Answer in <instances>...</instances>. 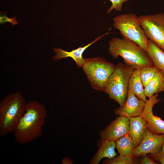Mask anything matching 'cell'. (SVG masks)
<instances>
[{"mask_svg":"<svg viewBox=\"0 0 164 164\" xmlns=\"http://www.w3.org/2000/svg\"><path fill=\"white\" fill-rule=\"evenodd\" d=\"M47 116L44 104L35 100L27 102L24 112L13 132L16 142L26 144L40 137Z\"/></svg>","mask_w":164,"mask_h":164,"instance_id":"obj_1","label":"cell"},{"mask_svg":"<svg viewBox=\"0 0 164 164\" xmlns=\"http://www.w3.org/2000/svg\"><path fill=\"white\" fill-rule=\"evenodd\" d=\"M110 54L114 59L121 57L124 63L134 69L153 65L147 53L133 41L123 37L112 38L108 43Z\"/></svg>","mask_w":164,"mask_h":164,"instance_id":"obj_2","label":"cell"},{"mask_svg":"<svg viewBox=\"0 0 164 164\" xmlns=\"http://www.w3.org/2000/svg\"><path fill=\"white\" fill-rule=\"evenodd\" d=\"M27 102L22 93L15 92L5 96L0 102V135L13 132L24 114Z\"/></svg>","mask_w":164,"mask_h":164,"instance_id":"obj_3","label":"cell"},{"mask_svg":"<svg viewBox=\"0 0 164 164\" xmlns=\"http://www.w3.org/2000/svg\"><path fill=\"white\" fill-rule=\"evenodd\" d=\"M135 69L125 63H118L115 66L105 86L103 91L117 102L120 107L126 100L129 81Z\"/></svg>","mask_w":164,"mask_h":164,"instance_id":"obj_4","label":"cell"},{"mask_svg":"<svg viewBox=\"0 0 164 164\" xmlns=\"http://www.w3.org/2000/svg\"><path fill=\"white\" fill-rule=\"evenodd\" d=\"M113 26L123 37L131 40L147 52L148 38L142 28L138 17L132 13L120 15L113 19Z\"/></svg>","mask_w":164,"mask_h":164,"instance_id":"obj_5","label":"cell"},{"mask_svg":"<svg viewBox=\"0 0 164 164\" xmlns=\"http://www.w3.org/2000/svg\"><path fill=\"white\" fill-rule=\"evenodd\" d=\"M82 68L92 87L103 91L115 65L99 57L85 58Z\"/></svg>","mask_w":164,"mask_h":164,"instance_id":"obj_6","label":"cell"},{"mask_svg":"<svg viewBox=\"0 0 164 164\" xmlns=\"http://www.w3.org/2000/svg\"><path fill=\"white\" fill-rule=\"evenodd\" d=\"M138 18L148 39L164 50V13L141 15Z\"/></svg>","mask_w":164,"mask_h":164,"instance_id":"obj_7","label":"cell"},{"mask_svg":"<svg viewBox=\"0 0 164 164\" xmlns=\"http://www.w3.org/2000/svg\"><path fill=\"white\" fill-rule=\"evenodd\" d=\"M164 144V135H157L147 128L143 138L134 149L132 155L137 157L150 153L151 155L159 154Z\"/></svg>","mask_w":164,"mask_h":164,"instance_id":"obj_8","label":"cell"},{"mask_svg":"<svg viewBox=\"0 0 164 164\" xmlns=\"http://www.w3.org/2000/svg\"><path fill=\"white\" fill-rule=\"evenodd\" d=\"M159 96L156 94L147 100L141 115L147 121V128L150 132L155 134L164 135V121L154 115L152 111L154 105L160 101Z\"/></svg>","mask_w":164,"mask_h":164,"instance_id":"obj_9","label":"cell"},{"mask_svg":"<svg viewBox=\"0 0 164 164\" xmlns=\"http://www.w3.org/2000/svg\"><path fill=\"white\" fill-rule=\"evenodd\" d=\"M129 127L128 118L119 116L101 131L99 134L102 139L115 142L128 133Z\"/></svg>","mask_w":164,"mask_h":164,"instance_id":"obj_10","label":"cell"},{"mask_svg":"<svg viewBox=\"0 0 164 164\" xmlns=\"http://www.w3.org/2000/svg\"><path fill=\"white\" fill-rule=\"evenodd\" d=\"M146 102L138 99L132 92L128 91L126 102L122 107L114 110V114L119 116L135 117L140 115L143 111Z\"/></svg>","mask_w":164,"mask_h":164,"instance_id":"obj_11","label":"cell"},{"mask_svg":"<svg viewBox=\"0 0 164 164\" xmlns=\"http://www.w3.org/2000/svg\"><path fill=\"white\" fill-rule=\"evenodd\" d=\"M111 33L107 32L101 36H98L94 40L85 46H80L70 51H66L60 48H53V51L56 53L53 56V59L54 61L59 60L63 58L70 57L74 61L78 67L82 68L84 61L83 54L85 50L103 37Z\"/></svg>","mask_w":164,"mask_h":164,"instance_id":"obj_12","label":"cell"},{"mask_svg":"<svg viewBox=\"0 0 164 164\" xmlns=\"http://www.w3.org/2000/svg\"><path fill=\"white\" fill-rule=\"evenodd\" d=\"M128 118L129 121L128 134L132 139L135 148L143 138L147 128V122L142 117L141 114L136 117Z\"/></svg>","mask_w":164,"mask_h":164,"instance_id":"obj_13","label":"cell"},{"mask_svg":"<svg viewBox=\"0 0 164 164\" xmlns=\"http://www.w3.org/2000/svg\"><path fill=\"white\" fill-rule=\"evenodd\" d=\"M98 146V150L91 160L90 164H98L103 158L111 159L117 155L115 151V141L101 139Z\"/></svg>","mask_w":164,"mask_h":164,"instance_id":"obj_14","label":"cell"},{"mask_svg":"<svg viewBox=\"0 0 164 164\" xmlns=\"http://www.w3.org/2000/svg\"><path fill=\"white\" fill-rule=\"evenodd\" d=\"M140 75V69H135L129 81L128 91L133 93L139 99L146 102L147 100Z\"/></svg>","mask_w":164,"mask_h":164,"instance_id":"obj_15","label":"cell"},{"mask_svg":"<svg viewBox=\"0 0 164 164\" xmlns=\"http://www.w3.org/2000/svg\"><path fill=\"white\" fill-rule=\"evenodd\" d=\"M147 53L153 65L164 73V50L148 39Z\"/></svg>","mask_w":164,"mask_h":164,"instance_id":"obj_16","label":"cell"},{"mask_svg":"<svg viewBox=\"0 0 164 164\" xmlns=\"http://www.w3.org/2000/svg\"><path fill=\"white\" fill-rule=\"evenodd\" d=\"M144 88L145 95L149 98L164 91V73L159 70Z\"/></svg>","mask_w":164,"mask_h":164,"instance_id":"obj_17","label":"cell"},{"mask_svg":"<svg viewBox=\"0 0 164 164\" xmlns=\"http://www.w3.org/2000/svg\"><path fill=\"white\" fill-rule=\"evenodd\" d=\"M116 147L120 155H132L135 148L134 142L128 133L116 141Z\"/></svg>","mask_w":164,"mask_h":164,"instance_id":"obj_18","label":"cell"},{"mask_svg":"<svg viewBox=\"0 0 164 164\" xmlns=\"http://www.w3.org/2000/svg\"><path fill=\"white\" fill-rule=\"evenodd\" d=\"M159 70L153 65L144 67L140 69L141 79L144 87L150 82Z\"/></svg>","mask_w":164,"mask_h":164,"instance_id":"obj_19","label":"cell"},{"mask_svg":"<svg viewBox=\"0 0 164 164\" xmlns=\"http://www.w3.org/2000/svg\"><path fill=\"white\" fill-rule=\"evenodd\" d=\"M104 162L107 164H133L136 163V160L133 155L123 156L119 155L116 157Z\"/></svg>","mask_w":164,"mask_h":164,"instance_id":"obj_20","label":"cell"},{"mask_svg":"<svg viewBox=\"0 0 164 164\" xmlns=\"http://www.w3.org/2000/svg\"><path fill=\"white\" fill-rule=\"evenodd\" d=\"M111 3V6L107 11V14H109L113 9L118 11H121L122 4L129 0H109Z\"/></svg>","mask_w":164,"mask_h":164,"instance_id":"obj_21","label":"cell"},{"mask_svg":"<svg viewBox=\"0 0 164 164\" xmlns=\"http://www.w3.org/2000/svg\"><path fill=\"white\" fill-rule=\"evenodd\" d=\"M0 24H4L5 22H10L12 26L18 24V22L16 20V16H14L12 18H9L7 17L6 14L5 12H0Z\"/></svg>","mask_w":164,"mask_h":164,"instance_id":"obj_22","label":"cell"},{"mask_svg":"<svg viewBox=\"0 0 164 164\" xmlns=\"http://www.w3.org/2000/svg\"><path fill=\"white\" fill-rule=\"evenodd\" d=\"M140 163L142 164H156L158 163L155 162L152 159L145 155H144V156L142 160Z\"/></svg>","mask_w":164,"mask_h":164,"instance_id":"obj_23","label":"cell"},{"mask_svg":"<svg viewBox=\"0 0 164 164\" xmlns=\"http://www.w3.org/2000/svg\"><path fill=\"white\" fill-rule=\"evenodd\" d=\"M150 156L153 158L155 161L162 164H164V154L161 155H150Z\"/></svg>","mask_w":164,"mask_h":164,"instance_id":"obj_24","label":"cell"},{"mask_svg":"<svg viewBox=\"0 0 164 164\" xmlns=\"http://www.w3.org/2000/svg\"><path fill=\"white\" fill-rule=\"evenodd\" d=\"M61 163L62 164H72V161L68 157H64L62 159Z\"/></svg>","mask_w":164,"mask_h":164,"instance_id":"obj_25","label":"cell"},{"mask_svg":"<svg viewBox=\"0 0 164 164\" xmlns=\"http://www.w3.org/2000/svg\"><path fill=\"white\" fill-rule=\"evenodd\" d=\"M164 154V144L163 145L160 152L157 155H161Z\"/></svg>","mask_w":164,"mask_h":164,"instance_id":"obj_26","label":"cell"}]
</instances>
